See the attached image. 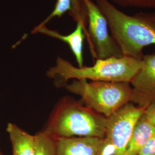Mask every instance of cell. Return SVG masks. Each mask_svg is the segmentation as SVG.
Instances as JSON below:
<instances>
[{"label": "cell", "instance_id": "cell-12", "mask_svg": "<svg viewBox=\"0 0 155 155\" xmlns=\"http://www.w3.org/2000/svg\"><path fill=\"white\" fill-rule=\"evenodd\" d=\"M35 155H56V139L43 131L35 134Z\"/></svg>", "mask_w": 155, "mask_h": 155}, {"label": "cell", "instance_id": "cell-3", "mask_svg": "<svg viewBox=\"0 0 155 155\" xmlns=\"http://www.w3.org/2000/svg\"><path fill=\"white\" fill-rule=\"evenodd\" d=\"M142 66V60L123 56L96 59L91 66L75 67L70 61L58 57L55 65L50 68L47 75L57 86L71 79H84L93 81L130 83Z\"/></svg>", "mask_w": 155, "mask_h": 155}, {"label": "cell", "instance_id": "cell-4", "mask_svg": "<svg viewBox=\"0 0 155 155\" xmlns=\"http://www.w3.org/2000/svg\"><path fill=\"white\" fill-rule=\"evenodd\" d=\"M66 88L81 97L85 105L108 118L124 106L131 102L132 88L128 82L88 81L74 79Z\"/></svg>", "mask_w": 155, "mask_h": 155}, {"label": "cell", "instance_id": "cell-6", "mask_svg": "<svg viewBox=\"0 0 155 155\" xmlns=\"http://www.w3.org/2000/svg\"><path fill=\"white\" fill-rule=\"evenodd\" d=\"M87 17V40L91 54L95 59L124 56L121 50L109 33L105 17L93 0H82Z\"/></svg>", "mask_w": 155, "mask_h": 155}, {"label": "cell", "instance_id": "cell-18", "mask_svg": "<svg viewBox=\"0 0 155 155\" xmlns=\"http://www.w3.org/2000/svg\"><path fill=\"white\" fill-rule=\"evenodd\" d=\"M0 155H3V153H2L1 151H0Z\"/></svg>", "mask_w": 155, "mask_h": 155}, {"label": "cell", "instance_id": "cell-1", "mask_svg": "<svg viewBox=\"0 0 155 155\" xmlns=\"http://www.w3.org/2000/svg\"><path fill=\"white\" fill-rule=\"evenodd\" d=\"M124 56L142 60L144 47L155 45V12H122L108 0H95Z\"/></svg>", "mask_w": 155, "mask_h": 155}, {"label": "cell", "instance_id": "cell-11", "mask_svg": "<svg viewBox=\"0 0 155 155\" xmlns=\"http://www.w3.org/2000/svg\"><path fill=\"white\" fill-rule=\"evenodd\" d=\"M6 131L12 145L13 155H35V135H31L17 125L9 123Z\"/></svg>", "mask_w": 155, "mask_h": 155}, {"label": "cell", "instance_id": "cell-5", "mask_svg": "<svg viewBox=\"0 0 155 155\" xmlns=\"http://www.w3.org/2000/svg\"><path fill=\"white\" fill-rule=\"evenodd\" d=\"M145 110L129 102L107 118L101 155H125L134 127Z\"/></svg>", "mask_w": 155, "mask_h": 155}, {"label": "cell", "instance_id": "cell-16", "mask_svg": "<svg viewBox=\"0 0 155 155\" xmlns=\"http://www.w3.org/2000/svg\"><path fill=\"white\" fill-rule=\"evenodd\" d=\"M144 114L150 121L155 125V105L147 107L145 110Z\"/></svg>", "mask_w": 155, "mask_h": 155}, {"label": "cell", "instance_id": "cell-2", "mask_svg": "<svg viewBox=\"0 0 155 155\" xmlns=\"http://www.w3.org/2000/svg\"><path fill=\"white\" fill-rule=\"evenodd\" d=\"M107 118L83 102L61 98L50 114L43 132L54 139L94 137L104 139Z\"/></svg>", "mask_w": 155, "mask_h": 155}, {"label": "cell", "instance_id": "cell-7", "mask_svg": "<svg viewBox=\"0 0 155 155\" xmlns=\"http://www.w3.org/2000/svg\"><path fill=\"white\" fill-rule=\"evenodd\" d=\"M130 84L132 103L145 109L155 105V53L144 55L142 66Z\"/></svg>", "mask_w": 155, "mask_h": 155}, {"label": "cell", "instance_id": "cell-15", "mask_svg": "<svg viewBox=\"0 0 155 155\" xmlns=\"http://www.w3.org/2000/svg\"><path fill=\"white\" fill-rule=\"evenodd\" d=\"M137 155H155V134L140 149Z\"/></svg>", "mask_w": 155, "mask_h": 155}, {"label": "cell", "instance_id": "cell-10", "mask_svg": "<svg viewBox=\"0 0 155 155\" xmlns=\"http://www.w3.org/2000/svg\"><path fill=\"white\" fill-rule=\"evenodd\" d=\"M155 134V125L143 114L136 123L127 144L125 155H137L139 150Z\"/></svg>", "mask_w": 155, "mask_h": 155}, {"label": "cell", "instance_id": "cell-17", "mask_svg": "<svg viewBox=\"0 0 155 155\" xmlns=\"http://www.w3.org/2000/svg\"><path fill=\"white\" fill-rule=\"evenodd\" d=\"M81 0H72V5H78L80 2Z\"/></svg>", "mask_w": 155, "mask_h": 155}, {"label": "cell", "instance_id": "cell-8", "mask_svg": "<svg viewBox=\"0 0 155 155\" xmlns=\"http://www.w3.org/2000/svg\"><path fill=\"white\" fill-rule=\"evenodd\" d=\"M104 138L71 137L56 139V155H101Z\"/></svg>", "mask_w": 155, "mask_h": 155}, {"label": "cell", "instance_id": "cell-14", "mask_svg": "<svg viewBox=\"0 0 155 155\" xmlns=\"http://www.w3.org/2000/svg\"><path fill=\"white\" fill-rule=\"evenodd\" d=\"M123 8H155V0H111Z\"/></svg>", "mask_w": 155, "mask_h": 155}, {"label": "cell", "instance_id": "cell-9", "mask_svg": "<svg viewBox=\"0 0 155 155\" xmlns=\"http://www.w3.org/2000/svg\"><path fill=\"white\" fill-rule=\"evenodd\" d=\"M86 27L79 21L77 22L75 30L67 35H61L56 31L47 28L46 25H38L33 28L31 32L32 33H41L66 43L75 56L78 67L83 66V41L86 38Z\"/></svg>", "mask_w": 155, "mask_h": 155}, {"label": "cell", "instance_id": "cell-13", "mask_svg": "<svg viewBox=\"0 0 155 155\" xmlns=\"http://www.w3.org/2000/svg\"><path fill=\"white\" fill-rule=\"evenodd\" d=\"M72 8V0H57L54 11L51 13L43 21L41 22L39 25H45L47 23L56 17H61L67 12H70Z\"/></svg>", "mask_w": 155, "mask_h": 155}]
</instances>
